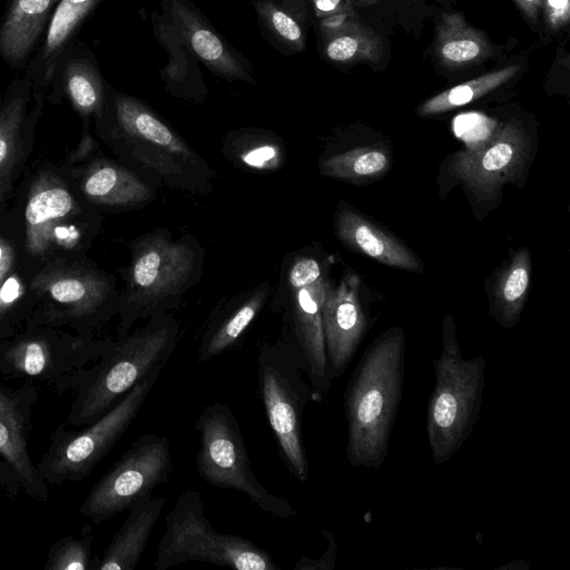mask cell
Returning a JSON list of instances; mask_svg holds the SVG:
<instances>
[{
  "label": "cell",
  "instance_id": "1",
  "mask_svg": "<svg viewBox=\"0 0 570 570\" xmlns=\"http://www.w3.org/2000/svg\"><path fill=\"white\" fill-rule=\"evenodd\" d=\"M102 115L127 167L149 185L203 196L213 191L212 166L145 101L109 87Z\"/></svg>",
  "mask_w": 570,
  "mask_h": 570
},
{
  "label": "cell",
  "instance_id": "2",
  "mask_svg": "<svg viewBox=\"0 0 570 570\" xmlns=\"http://www.w3.org/2000/svg\"><path fill=\"white\" fill-rule=\"evenodd\" d=\"M405 336L401 327L379 335L366 348L344 393L345 454L353 468L383 465L402 399Z\"/></svg>",
  "mask_w": 570,
  "mask_h": 570
},
{
  "label": "cell",
  "instance_id": "3",
  "mask_svg": "<svg viewBox=\"0 0 570 570\" xmlns=\"http://www.w3.org/2000/svg\"><path fill=\"white\" fill-rule=\"evenodd\" d=\"M204 249L190 235L174 238L165 228L141 235L131 244L126 293L120 305L118 337L139 320L169 313L199 283Z\"/></svg>",
  "mask_w": 570,
  "mask_h": 570
},
{
  "label": "cell",
  "instance_id": "4",
  "mask_svg": "<svg viewBox=\"0 0 570 570\" xmlns=\"http://www.w3.org/2000/svg\"><path fill=\"white\" fill-rule=\"evenodd\" d=\"M178 336L179 324L167 313L111 341L104 354L80 373L68 422L82 428L102 416L153 367L166 364Z\"/></svg>",
  "mask_w": 570,
  "mask_h": 570
},
{
  "label": "cell",
  "instance_id": "5",
  "mask_svg": "<svg viewBox=\"0 0 570 570\" xmlns=\"http://www.w3.org/2000/svg\"><path fill=\"white\" fill-rule=\"evenodd\" d=\"M485 366L481 355L463 357L454 318L446 315L442 350L433 360L435 382L426 411V435L434 464L446 463L471 435L481 411Z\"/></svg>",
  "mask_w": 570,
  "mask_h": 570
},
{
  "label": "cell",
  "instance_id": "6",
  "mask_svg": "<svg viewBox=\"0 0 570 570\" xmlns=\"http://www.w3.org/2000/svg\"><path fill=\"white\" fill-rule=\"evenodd\" d=\"M188 561L237 570H278L272 556L250 540L216 531L196 489L183 492L167 513L154 566L156 570H167Z\"/></svg>",
  "mask_w": 570,
  "mask_h": 570
},
{
  "label": "cell",
  "instance_id": "7",
  "mask_svg": "<svg viewBox=\"0 0 570 570\" xmlns=\"http://www.w3.org/2000/svg\"><path fill=\"white\" fill-rule=\"evenodd\" d=\"M165 364L153 367L102 416L81 431H68L59 426L50 436V444L36 464L49 484L78 482L88 476L95 466L128 430Z\"/></svg>",
  "mask_w": 570,
  "mask_h": 570
},
{
  "label": "cell",
  "instance_id": "8",
  "mask_svg": "<svg viewBox=\"0 0 570 570\" xmlns=\"http://www.w3.org/2000/svg\"><path fill=\"white\" fill-rule=\"evenodd\" d=\"M303 373L301 360L287 341L259 347L257 379L265 413L285 464L302 483L309 473L302 435L303 411L314 399Z\"/></svg>",
  "mask_w": 570,
  "mask_h": 570
},
{
  "label": "cell",
  "instance_id": "9",
  "mask_svg": "<svg viewBox=\"0 0 570 570\" xmlns=\"http://www.w3.org/2000/svg\"><path fill=\"white\" fill-rule=\"evenodd\" d=\"M196 430V469L206 483L242 492L272 517L286 519L297 514L288 500L274 495L256 479L237 419L227 405L214 402L204 407Z\"/></svg>",
  "mask_w": 570,
  "mask_h": 570
},
{
  "label": "cell",
  "instance_id": "10",
  "mask_svg": "<svg viewBox=\"0 0 570 570\" xmlns=\"http://www.w3.org/2000/svg\"><path fill=\"white\" fill-rule=\"evenodd\" d=\"M173 472L168 438L144 434L136 439L90 489L79 512L98 525L151 495Z\"/></svg>",
  "mask_w": 570,
  "mask_h": 570
},
{
  "label": "cell",
  "instance_id": "11",
  "mask_svg": "<svg viewBox=\"0 0 570 570\" xmlns=\"http://www.w3.org/2000/svg\"><path fill=\"white\" fill-rule=\"evenodd\" d=\"M110 342L29 333L0 345V373L46 382L63 393L76 389L80 373L104 354Z\"/></svg>",
  "mask_w": 570,
  "mask_h": 570
},
{
  "label": "cell",
  "instance_id": "12",
  "mask_svg": "<svg viewBox=\"0 0 570 570\" xmlns=\"http://www.w3.org/2000/svg\"><path fill=\"white\" fill-rule=\"evenodd\" d=\"M530 151L525 130L517 121H509L485 141L454 154L449 170L474 194L492 197L505 184L518 181Z\"/></svg>",
  "mask_w": 570,
  "mask_h": 570
},
{
  "label": "cell",
  "instance_id": "13",
  "mask_svg": "<svg viewBox=\"0 0 570 570\" xmlns=\"http://www.w3.org/2000/svg\"><path fill=\"white\" fill-rule=\"evenodd\" d=\"M37 399L38 391L31 383L19 389L0 384V459L29 498L46 501L49 495L47 482L29 452L31 419Z\"/></svg>",
  "mask_w": 570,
  "mask_h": 570
},
{
  "label": "cell",
  "instance_id": "14",
  "mask_svg": "<svg viewBox=\"0 0 570 570\" xmlns=\"http://www.w3.org/2000/svg\"><path fill=\"white\" fill-rule=\"evenodd\" d=\"M322 327L331 375L341 377L370 327L360 297V278L353 271H345L337 285L330 283L322 305Z\"/></svg>",
  "mask_w": 570,
  "mask_h": 570
},
{
  "label": "cell",
  "instance_id": "15",
  "mask_svg": "<svg viewBox=\"0 0 570 570\" xmlns=\"http://www.w3.org/2000/svg\"><path fill=\"white\" fill-rule=\"evenodd\" d=\"M160 6L163 16L209 71L227 81L257 85L249 61L217 31L191 0H160Z\"/></svg>",
  "mask_w": 570,
  "mask_h": 570
},
{
  "label": "cell",
  "instance_id": "16",
  "mask_svg": "<svg viewBox=\"0 0 570 570\" xmlns=\"http://www.w3.org/2000/svg\"><path fill=\"white\" fill-rule=\"evenodd\" d=\"M48 89L52 99L65 94L81 116L99 118L107 104L109 85L94 52L75 41L59 56Z\"/></svg>",
  "mask_w": 570,
  "mask_h": 570
},
{
  "label": "cell",
  "instance_id": "17",
  "mask_svg": "<svg viewBox=\"0 0 570 570\" xmlns=\"http://www.w3.org/2000/svg\"><path fill=\"white\" fill-rule=\"evenodd\" d=\"M334 230L346 248L383 265L415 273L423 269L407 246L345 202L337 205Z\"/></svg>",
  "mask_w": 570,
  "mask_h": 570
},
{
  "label": "cell",
  "instance_id": "18",
  "mask_svg": "<svg viewBox=\"0 0 570 570\" xmlns=\"http://www.w3.org/2000/svg\"><path fill=\"white\" fill-rule=\"evenodd\" d=\"M60 0H0V57L23 71Z\"/></svg>",
  "mask_w": 570,
  "mask_h": 570
},
{
  "label": "cell",
  "instance_id": "19",
  "mask_svg": "<svg viewBox=\"0 0 570 570\" xmlns=\"http://www.w3.org/2000/svg\"><path fill=\"white\" fill-rule=\"evenodd\" d=\"M105 0H60L47 23L41 41L23 70L33 86L49 88L59 56L76 41L85 21Z\"/></svg>",
  "mask_w": 570,
  "mask_h": 570
},
{
  "label": "cell",
  "instance_id": "20",
  "mask_svg": "<svg viewBox=\"0 0 570 570\" xmlns=\"http://www.w3.org/2000/svg\"><path fill=\"white\" fill-rule=\"evenodd\" d=\"M165 504V498L153 495L135 502L102 556L92 560L91 570L136 569Z\"/></svg>",
  "mask_w": 570,
  "mask_h": 570
},
{
  "label": "cell",
  "instance_id": "21",
  "mask_svg": "<svg viewBox=\"0 0 570 570\" xmlns=\"http://www.w3.org/2000/svg\"><path fill=\"white\" fill-rule=\"evenodd\" d=\"M151 24L155 38L168 52V62L159 72L165 89L176 98L203 101L208 90L198 59L163 13L154 11Z\"/></svg>",
  "mask_w": 570,
  "mask_h": 570
},
{
  "label": "cell",
  "instance_id": "22",
  "mask_svg": "<svg viewBox=\"0 0 570 570\" xmlns=\"http://www.w3.org/2000/svg\"><path fill=\"white\" fill-rule=\"evenodd\" d=\"M269 293V283L264 282L215 313L200 338L198 363L208 362L230 348L262 311Z\"/></svg>",
  "mask_w": 570,
  "mask_h": 570
},
{
  "label": "cell",
  "instance_id": "23",
  "mask_svg": "<svg viewBox=\"0 0 570 570\" xmlns=\"http://www.w3.org/2000/svg\"><path fill=\"white\" fill-rule=\"evenodd\" d=\"M87 198L98 205L118 208H140L153 202L156 188L127 166L100 161L83 183Z\"/></svg>",
  "mask_w": 570,
  "mask_h": 570
},
{
  "label": "cell",
  "instance_id": "24",
  "mask_svg": "<svg viewBox=\"0 0 570 570\" xmlns=\"http://www.w3.org/2000/svg\"><path fill=\"white\" fill-rule=\"evenodd\" d=\"M262 36L282 55H294L306 46L305 0H249Z\"/></svg>",
  "mask_w": 570,
  "mask_h": 570
},
{
  "label": "cell",
  "instance_id": "25",
  "mask_svg": "<svg viewBox=\"0 0 570 570\" xmlns=\"http://www.w3.org/2000/svg\"><path fill=\"white\" fill-rule=\"evenodd\" d=\"M530 278L531 254L527 247H522L502 266L489 295L491 313L501 326L509 328L519 322Z\"/></svg>",
  "mask_w": 570,
  "mask_h": 570
},
{
  "label": "cell",
  "instance_id": "26",
  "mask_svg": "<svg viewBox=\"0 0 570 570\" xmlns=\"http://www.w3.org/2000/svg\"><path fill=\"white\" fill-rule=\"evenodd\" d=\"M51 298L67 309V316L92 321L101 315L111 299V284L95 273L65 276L49 286Z\"/></svg>",
  "mask_w": 570,
  "mask_h": 570
},
{
  "label": "cell",
  "instance_id": "27",
  "mask_svg": "<svg viewBox=\"0 0 570 570\" xmlns=\"http://www.w3.org/2000/svg\"><path fill=\"white\" fill-rule=\"evenodd\" d=\"M223 153L235 166L261 173L278 170L284 163L282 139L258 128L229 132L224 139Z\"/></svg>",
  "mask_w": 570,
  "mask_h": 570
},
{
  "label": "cell",
  "instance_id": "28",
  "mask_svg": "<svg viewBox=\"0 0 570 570\" xmlns=\"http://www.w3.org/2000/svg\"><path fill=\"white\" fill-rule=\"evenodd\" d=\"M73 209V198L60 185H48L33 191L26 206L27 247L40 254L51 238L55 224Z\"/></svg>",
  "mask_w": 570,
  "mask_h": 570
},
{
  "label": "cell",
  "instance_id": "29",
  "mask_svg": "<svg viewBox=\"0 0 570 570\" xmlns=\"http://www.w3.org/2000/svg\"><path fill=\"white\" fill-rule=\"evenodd\" d=\"M391 153L384 146H363L324 157L320 173L328 178L361 184L383 176L391 167Z\"/></svg>",
  "mask_w": 570,
  "mask_h": 570
},
{
  "label": "cell",
  "instance_id": "30",
  "mask_svg": "<svg viewBox=\"0 0 570 570\" xmlns=\"http://www.w3.org/2000/svg\"><path fill=\"white\" fill-rule=\"evenodd\" d=\"M35 86L23 73L16 77L0 100V174L14 156Z\"/></svg>",
  "mask_w": 570,
  "mask_h": 570
},
{
  "label": "cell",
  "instance_id": "31",
  "mask_svg": "<svg viewBox=\"0 0 570 570\" xmlns=\"http://www.w3.org/2000/svg\"><path fill=\"white\" fill-rule=\"evenodd\" d=\"M517 69L513 66L505 67L452 87L425 101L417 109V114L431 116L466 105L508 81Z\"/></svg>",
  "mask_w": 570,
  "mask_h": 570
},
{
  "label": "cell",
  "instance_id": "32",
  "mask_svg": "<svg viewBox=\"0 0 570 570\" xmlns=\"http://www.w3.org/2000/svg\"><path fill=\"white\" fill-rule=\"evenodd\" d=\"M481 36L468 28L458 16L446 17V24L439 41V55L446 62L463 63L472 61L483 53Z\"/></svg>",
  "mask_w": 570,
  "mask_h": 570
},
{
  "label": "cell",
  "instance_id": "33",
  "mask_svg": "<svg viewBox=\"0 0 570 570\" xmlns=\"http://www.w3.org/2000/svg\"><path fill=\"white\" fill-rule=\"evenodd\" d=\"M94 532L86 528L81 537L68 534L53 542L48 549L45 570L91 569V546Z\"/></svg>",
  "mask_w": 570,
  "mask_h": 570
},
{
  "label": "cell",
  "instance_id": "34",
  "mask_svg": "<svg viewBox=\"0 0 570 570\" xmlns=\"http://www.w3.org/2000/svg\"><path fill=\"white\" fill-rule=\"evenodd\" d=\"M325 263L313 255L299 254L293 257L279 282L275 301L286 305L291 296L299 288L326 275Z\"/></svg>",
  "mask_w": 570,
  "mask_h": 570
},
{
  "label": "cell",
  "instance_id": "35",
  "mask_svg": "<svg viewBox=\"0 0 570 570\" xmlns=\"http://www.w3.org/2000/svg\"><path fill=\"white\" fill-rule=\"evenodd\" d=\"M323 535L328 540V546L324 554L317 560L301 557L294 566V570H328L334 568L337 556L334 535L330 531H323Z\"/></svg>",
  "mask_w": 570,
  "mask_h": 570
},
{
  "label": "cell",
  "instance_id": "36",
  "mask_svg": "<svg viewBox=\"0 0 570 570\" xmlns=\"http://www.w3.org/2000/svg\"><path fill=\"white\" fill-rule=\"evenodd\" d=\"M311 3L316 17L323 20L340 11L342 0H311Z\"/></svg>",
  "mask_w": 570,
  "mask_h": 570
},
{
  "label": "cell",
  "instance_id": "37",
  "mask_svg": "<svg viewBox=\"0 0 570 570\" xmlns=\"http://www.w3.org/2000/svg\"><path fill=\"white\" fill-rule=\"evenodd\" d=\"M551 19L562 20L569 16V0H547Z\"/></svg>",
  "mask_w": 570,
  "mask_h": 570
},
{
  "label": "cell",
  "instance_id": "38",
  "mask_svg": "<svg viewBox=\"0 0 570 570\" xmlns=\"http://www.w3.org/2000/svg\"><path fill=\"white\" fill-rule=\"evenodd\" d=\"M11 252L7 245L0 244V279L10 266Z\"/></svg>",
  "mask_w": 570,
  "mask_h": 570
},
{
  "label": "cell",
  "instance_id": "39",
  "mask_svg": "<svg viewBox=\"0 0 570 570\" xmlns=\"http://www.w3.org/2000/svg\"><path fill=\"white\" fill-rule=\"evenodd\" d=\"M527 10L528 12H535L539 4V0H515Z\"/></svg>",
  "mask_w": 570,
  "mask_h": 570
}]
</instances>
